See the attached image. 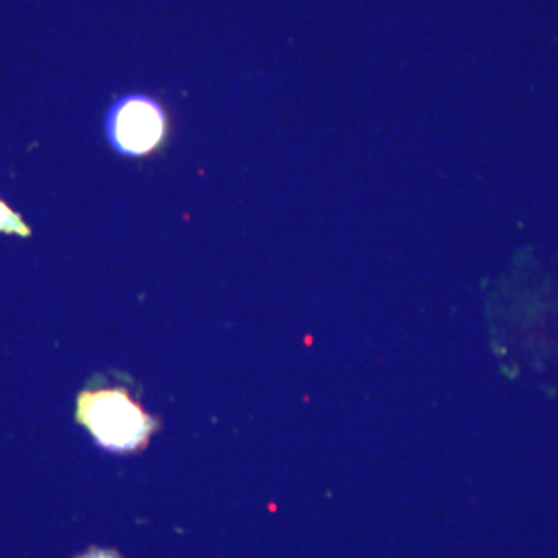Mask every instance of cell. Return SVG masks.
I'll return each mask as SVG.
<instances>
[{
	"label": "cell",
	"mask_w": 558,
	"mask_h": 558,
	"mask_svg": "<svg viewBox=\"0 0 558 558\" xmlns=\"http://www.w3.org/2000/svg\"><path fill=\"white\" fill-rule=\"evenodd\" d=\"M78 421L101 447L132 451L148 442L156 422L124 389L83 392L78 399Z\"/></svg>",
	"instance_id": "obj_1"
},
{
	"label": "cell",
	"mask_w": 558,
	"mask_h": 558,
	"mask_svg": "<svg viewBox=\"0 0 558 558\" xmlns=\"http://www.w3.org/2000/svg\"><path fill=\"white\" fill-rule=\"evenodd\" d=\"M167 130L163 109L145 95L121 98L110 108L106 124L110 145L130 157L148 156L159 148Z\"/></svg>",
	"instance_id": "obj_2"
},
{
	"label": "cell",
	"mask_w": 558,
	"mask_h": 558,
	"mask_svg": "<svg viewBox=\"0 0 558 558\" xmlns=\"http://www.w3.org/2000/svg\"><path fill=\"white\" fill-rule=\"evenodd\" d=\"M0 231L21 234V236L31 234V230L25 226L24 220L16 213L11 211L2 201H0Z\"/></svg>",
	"instance_id": "obj_3"
},
{
	"label": "cell",
	"mask_w": 558,
	"mask_h": 558,
	"mask_svg": "<svg viewBox=\"0 0 558 558\" xmlns=\"http://www.w3.org/2000/svg\"><path fill=\"white\" fill-rule=\"evenodd\" d=\"M83 558H116L112 556V554L109 553H92L89 556L83 557Z\"/></svg>",
	"instance_id": "obj_4"
}]
</instances>
